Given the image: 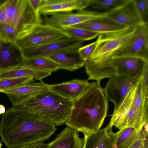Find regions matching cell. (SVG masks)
<instances>
[{
  "label": "cell",
  "mask_w": 148,
  "mask_h": 148,
  "mask_svg": "<svg viewBox=\"0 0 148 148\" xmlns=\"http://www.w3.org/2000/svg\"><path fill=\"white\" fill-rule=\"evenodd\" d=\"M108 124L99 130L84 134L82 148H118L116 144V133Z\"/></svg>",
  "instance_id": "cell-16"
},
{
  "label": "cell",
  "mask_w": 148,
  "mask_h": 148,
  "mask_svg": "<svg viewBox=\"0 0 148 148\" xmlns=\"http://www.w3.org/2000/svg\"><path fill=\"white\" fill-rule=\"evenodd\" d=\"M141 19L143 23L148 24V0H135Z\"/></svg>",
  "instance_id": "cell-29"
},
{
  "label": "cell",
  "mask_w": 148,
  "mask_h": 148,
  "mask_svg": "<svg viewBox=\"0 0 148 148\" xmlns=\"http://www.w3.org/2000/svg\"><path fill=\"white\" fill-rule=\"evenodd\" d=\"M32 8L37 14H39V9L42 4L43 0H28Z\"/></svg>",
  "instance_id": "cell-33"
},
{
  "label": "cell",
  "mask_w": 148,
  "mask_h": 148,
  "mask_svg": "<svg viewBox=\"0 0 148 148\" xmlns=\"http://www.w3.org/2000/svg\"><path fill=\"white\" fill-rule=\"evenodd\" d=\"M49 15L45 18V24L62 29L103 17L106 14L82 10L75 13H56Z\"/></svg>",
  "instance_id": "cell-11"
},
{
  "label": "cell",
  "mask_w": 148,
  "mask_h": 148,
  "mask_svg": "<svg viewBox=\"0 0 148 148\" xmlns=\"http://www.w3.org/2000/svg\"><path fill=\"white\" fill-rule=\"evenodd\" d=\"M72 27L86 29L100 34L119 31L128 27L117 23L106 15Z\"/></svg>",
  "instance_id": "cell-20"
},
{
  "label": "cell",
  "mask_w": 148,
  "mask_h": 148,
  "mask_svg": "<svg viewBox=\"0 0 148 148\" xmlns=\"http://www.w3.org/2000/svg\"><path fill=\"white\" fill-rule=\"evenodd\" d=\"M18 36V33L12 26L7 23H0V39L15 42Z\"/></svg>",
  "instance_id": "cell-26"
},
{
  "label": "cell",
  "mask_w": 148,
  "mask_h": 148,
  "mask_svg": "<svg viewBox=\"0 0 148 148\" xmlns=\"http://www.w3.org/2000/svg\"><path fill=\"white\" fill-rule=\"evenodd\" d=\"M78 49H69L56 52L47 57L59 65L61 69L73 71L85 65Z\"/></svg>",
  "instance_id": "cell-18"
},
{
  "label": "cell",
  "mask_w": 148,
  "mask_h": 148,
  "mask_svg": "<svg viewBox=\"0 0 148 148\" xmlns=\"http://www.w3.org/2000/svg\"><path fill=\"white\" fill-rule=\"evenodd\" d=\"M97 43V42L96 40L78 49L79 55L85 61L88 59L92 54L96 47Z\"/></svg>",
  "instance_id": "cell-30"
},
{
  "label": "cell",
  "mask_w": 148,
  "mask_h": 148,
  "mask_svg": "<svg viewBox=\"0 0 148 148\" xmlns=\"http://www.w3.org/2000/svg\"><path fill=\"white\" fill-rule=\"evenodd\" d=\"M73 105V101L49 89L15 106L44 116L56 127L63 125L69 119Z\"/></svg>",
  "instance_id": "cell-3"
},
{
  "label": "cell",
  "mask_w": 148,
  "mask_h": 148,
  "mask_svg": "<svg viewBox=\"0 0 148 148\" xmlns=\"http://www.w3.org/2000/svg\"><path fill=\"white\" fill-rule=\"evenodd\" d=\"M95 0H43L39 14L44 15L81 10L91 6Z\"/></svg>",
  "instance_id": "cell-14"
},
{
  "label": "cell",
  "mask_w": 148,
  "mask_h": 148,
  "mask_svg": "<svg viewBox=\"0 0 148 148\" xmlns=\"http://www.w3.org/2000/svg\"><path fill=\"white\" fill-rule=\"evenodd\" d=\"M24 58L15 42L0 39V71L20 66Z\"/></svg>",
  "instance_id": "cell-17"
},
{
  "label": "cell",
  "mask_w": 148,
  "mask_h": 148,
  "mask_svg": "<svg viewBox=\"0 0 148 148\" xmlns=\"http://www.w3.org/2000/svg\"><path fill=\"white\" fill-rule=\"evenodd\" d=\"M109 78L102 90L108 102L111 101L114 103V108L121 104L128 92L140 79L116 75Z\"/></svg>",
  "instance_id": "cell-12"
},
{
  "label": "cell",
  "mask_w": 148,
  "mask_h": 148,
  "mask_svg": "<svg viewBox=\"0 0 148 148\" xmlns=\"http://www.w3.org/2000/svg\"><path fill=\"white\" fill-rule=\"evenodd\" d=\"M5 112V108L4 106L0 104V114H3Z\"/></svg>",
  "instance_id": "cell-35"
},
{
  "label": "cell",
  "mask_w": 148,
  "mask_h": 148,
  "mask_svg": "<svg viewBox=\"0 0 148 148\" xmlns=\"http://www.w3.org/2000/svg\"><path fill=\"white\" fill-rule=\"evenodd\" d=\"M108 102L100 84L90 83L83 92L73 101L67 127L84 134L97 131L107 116Z\"/></svg>",
  "instance_id": "cell-2"
},
{
  "label": "cell",
  "mask_w": 148,
  "mask_h": 148,
  "mask_svg": "<svg viewBox=\"0 0 148 148\" xmlns=\"http://www.w3.org/2000/svg\"><path fill=\"white\" fill-rule=\"evenodd\" d=\"M2 145V144L0 140V148H1V146Z\"/></svg>",
  "instance_id": "cell-37"
},
{
  "label": "cell",
  "mask_w": 148,
  "mask_h": 148,
  "mask_svg": "<svg viewBox=\"0 0 148 148\" xmlns=\"http://www.w3.org/2000/svg\"><path fill=\"white\" fill-rule=\"evenodd\" d=\"M62 29L70 36L83 41L93 39L100 34L86 29L72 26L65 27Z\"/></svg>",
  "instance_id": "cell-25"
},
{
  "label": "cell",
  "mask_w": 148,
  "mask_h": 148,
  "mask_svg": "<svg viewBox=\"0 0 148 148\" xmlns=\"http://www.w3.org/2000/svg\"><path fill=\"white\" fill-rule=\"evenodd\" d=\"M143 137V128L137 138L130 145V148H148V143L144 141Z\"/></svg>",
  "instance_id": "cell-31"
},
{
  "label": "cell",
  "mask_w": 148,
  "mask_h": 148,
  "mask_svg": "<svg viewBox=\"0 0 148 148\" xmlns=\"http://www.w3.org/2000/svg\"><path fill=\"white\" fill-rule=\"evenodd\" d=\"M148 122V100L134 86L114 110L109 124L119 130L138 127Z\"/></svg>",
  "instance_id": "cell-4"
},
{
  "label": "cell",
  "mask_w": 148,
  "mask_h": 148,
  "mask_svg": "<svg viewBox=\"0 0 148 148\" xmlns=\"http://www.w3.org/2000/svg\"><path fill=\"white\" fill-rule=\"evenodd\" d=\"M83 41L71 36L54 40L22 51L25 58L47 57L57 52L69 49H78Z\"/></svg>",
  "instance_id": "cell-9"
},
{
  "label": "cell",
  "mask_w": 148,
  "mask_h": 148,
  "mask_svg": "<svg viewBox=\"0 0 148 148\" xmlns=\"http://www.w3.org/2000/svg\"><path fill=\"white\" fill-rule=\"evenodd\" d=\"M51 74V73L49 72L37 71L20 66L0 71V80L12 78L32 77L34 80L41 81Z\"/></svg>",
  "instance_id": "cell-22"
},
{
  "label": "cell",
  "mask_w": 148,
  "mask_h": 148,
  "mask_svg": "<svg viewBox=\"0 0 148 148\" xmlns=\"http://www.w3.org/2000/svg\"><path fill=\"white\" fill-rule=\"evenodd\" d=\"M4 6L7 23L16 30L18 37L41 23L40 15L34 10L28 0H8Z\"/></svg>",
  "instance_id": "cell-7"
},
{
  "label": "cell",
  "mask_w": 148,
  "mask_h": 148,
  "mask_svg": "<svg viewBox=\"0 0 148 148\" xmlns=\"http://www.w3.org/2000/svg\"><path fill=\"white\" fill-rule=\"evenodd\" d=\"M8 0H0V6H2L7 2Z\"/></svg>",
  "instance_id": "cell-36"
},
{
  "label": "cell",
  "mask_w": 148,
  "mask_h": 148,
  "mask_svg": "<svg viewBox=\"0 0 148 148\" xmlns=\"http://www.w3.org/2000/svg\"><path fill=\"white\" fill-rule=\"evenodd\" d=\"M55 126L44 116L17 106L8 108L2 115L0 136L9 148L48 139Z\"/></svg>",
  "instance_id": "cell-1"
},
{
  "label": "cell",
  "mask_w": 148,
  "mask_h": 148,
  "mask_svg": "<svg viewBox=\"0 0 148 148\" xmlns=\"http://www.w3.org/2000/svg\"><path fill=\"white\" fill-rule=\"evenodd\" d=\"M83 144L78 132L67 127L48 143L46 148H82Z\"/></svg>",
  "instance_id": "cell-21"
},
{
  "label": "cell",
  "mask_w": 148,
  "mask_h": 148,
  "mask_svg": "<svg viewBox=\"0 0 148 148\" xmlns=\"http://www.w3.org/2000/svg\"><path fill=\"white\" fill-rule=\"evenodd\" d=\"M120 57H137L148 60V24L143 23L138 26L131 40L112 58Z\"/></svg>",
  "instance_id": "cell-10"
},
{
  "label": "cell",
  "mask_w": 148,
  "mask_h": 148,
  "mask_svg": "<svg viewBox=\"0 0 148 148\" xmlns=\"http://www.w3.org/2000/svg\"><path fill=\"white\" fill-rule=\"evenodd\" d=\"M47 145V143H45L43 142H36L14 148H46Z\"/></svg>",
  "instance_id": "cell-32"
},
{
  "label": "cell",
  "mask_w": 148,
  "mask_h": 148,
  "mask_svg": "<svg viewBox=\"0 0 148 148\" xmlns=\"http://www.w3.org/2000/svg\"><path fill=\"white\" fill-rule=\"evenodd\" d=\"M104 13L115 21L127 26H137L143 23L138 12L135 0H126L120 5Z\"/></svg>",
  "instance_id": "cell-13"
},
{
  "label": "cell",
  "mask_w": 148,
  "mask_h": 148,
  "mask_svg": "<svg viewBox=\"0 0 148 148\" xmlns=\"http://www.w3.org/2000/svg\"><path fill=\"white\" fill-rule=\"evenodd\" d=\"M125 1L126 0H95V2L91 6L95 9L105 10L106 12L120 5Z\"/></svg>",
  "instance_id": "cell-28"
},
{
  "label": "cell",
  "mask_w": 148,
  "mask_h": 148,
  "mask_svg": "<svg viewBox=\"0 0 148 148\" xmlns=\"http://www.w3.org/2000/svg\"><path fill=\"white\" fill-rule=\"evenodd\" d=\"M4 5L1 6L0 9V23H7V17Z\"/></svg>",
  "instance_id": "cell-34"
},
{
  "label": "cell",
  "mask_w": 148,
  "mask_h": 148,
  "mask_svg": "<svg viewBox=\"0 0 148 148\" xmlns=\"http://www.w3.org/2000/svg\"><path fill=\"white\" fill-rule=\"evenodd\" d=\"M49 89V84L42 80L39 82L33 80L14 88L0 90V92L6 94L12 106H14L38 93Z\"/></svg>",
  "instance_id": "cell-15"
},
{
  "label": "cell",
  "mask_w": 148,
  "mask_h": 148,
  "mask_svg": "<svg viewBox=\"0 0 148 148\" xmlns=\"http://www.w3.org/2000/svg\"><path fill=\"white\" fill-rule=\"evenodd\" d=\"M70 36L62 29L50 25L40 23L25 34L19 37L15 42L23 51L28 49Z\"/></svg>",
  "instance_id": "cell-8"
},
{
  "label": "cell",
  "mask_w": 148,
  "mask_h": 148,
  "mask_svg": "<svg viewBox=\"0 0 148 148\" xmlns=\"http://www.w3.org/2000/svg\"><path fill=\"white\" fill-rule=\"evenodd\" d=\"M34 80L32 77H16L0 80V90L14 88Z\"/></svg>",
  "instance_id": "cell-27"
},
{
  "label": "cell",
  "mask_w": 148,
  "mask_h": 148,
  "mask_svg": "<svg viewBox=\"0 0 148 148\" xmlns=\"http://www.w3.org/2000/svg\"><path fill=\"white\" fill-rule=\"evenodd\" d=\"M148 60L140 58L120 57L110 60L94 66V72L101 80L114 75H124L129 78L139 79Z\"/></svg>",
  "instance_id": "cell-6"
},
{
  "label": "cell",
  "mask_w": 148,
  "mask_h": 148,
  "mask_svg": "<svg viewBox=\"0 0 148 148\" xmlns=\"http://www.w3.org/2000/svg\"><path fill=\"white\" fill-rule=\"evenodd\" d=\"M1 6H0V9L1 8Z\"/></svg>",
  "instance_id": "cell-39"
},
{
  "label": "cell",
  "mask_w": 148,
  "mask_h": 148,
  "mask_svg": "<svg viewBox=\"0 0 148 148\" xmlns=\"http://www.w3.org/2000/svg\"><path fill=\"white\" fill-rule=\"evenodd\" d=\"M20 66L51 73L61 69L59 65L47 57L25 58Z\"/></svg>",
  "instance_id": "cell-23"
},
{
  "label": "cell",
  "mask_w": 148,
  "mask_h": 148,
  "mask_svg": "<svg viewBox=\"0 0 148 148\" xmlns=\"http://www.w3.org/2000/svg\"><path fill=\"white\" fill-rule=\"evenodd\" d=\"M88 80L74 79L62 83L49 85V89L62 97L73 101L90 84Z\"/></svg>",
  "instance_id": "cell-19"
},
{
  "label": "cell",
  "mask_w": 148,
  "mask_h": 148,
  "mask_svg": "<svg viewBox=\"0 0 148 148\" xmlns=\"http://www.w3.org/2000/svg\"><path fill=\"white\" fill-rule=\"evenodd\" d=\"M138 26H129L119 31L100 34L96 40L97 45L93 53L85 61V68L99 64L111 59L117 51L131 40Z\"/></svg>",
  "instance_id": "cell-5"
},
{
  "label": "cell",
  "mask_w": 148,
  "mask_h": 148,
  "mask_svg": "<svg viewBox=\"0 0 148 148\" xmlns=\"http://www.w3.org/2000/svg\"><path fill=\"white\" fill-rule=\"evenodd\" d=\"M144 125L136 128H128L120 130L116 132L117 135L116 144L117 148H127L130 146L137 138Z\"/></svg>",
  "instance_id": "cell-24"
},
{
  "label": "cell",
  "mask_w": 148,
  "mask_h": 148,
  "mask_svg": "<svg viewBox=\"0 0 148 148\" xmlns=\"http://www.w3.org/2000/svg\"><path fill=\"white\" fill-rule=\"evenodd\" d=\"M130 148V146H129L128 148Z\"/></svg>",
  "instance_id": "cell-38"
}]
</instances>
